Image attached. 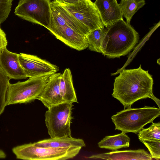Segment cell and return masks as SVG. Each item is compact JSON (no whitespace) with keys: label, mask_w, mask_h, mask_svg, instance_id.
I'll return each instance as SVG.
<instances>
[{"label":"cell","mask_w":160,"mask_h":160,"mask_svg":"<svg viewBox=\"0 0 160 160\" xmlns=\"http://www.w3.org/2000/svg\"><path fill=\"white\" fill-rule=\"evenodd\" d=\"M13 0H0V24L4 22L10 12Z\"/></svg>","instance_id":"603a6c76"},{"label":"cell","mask_w":160,"mask_h":160,"mask_svg":"<svg viewBox=\"0 0 160 160\" xmlns=\"http://www.w3.org/2000/svg\"><path fill=\"white\" fill-rule=\"evenodd\" d=\"M59 2L64 3L72 4L78 3L83 0H56Z\"/></svg>","instance_id":"d4e9b609"},{"label":"cell","mask_w":160,"mask_h":160,"mask_svg":"<svg viewBox=\"0 0 160 160\" xmlns=\"http://www.w3.org/2000/svg\"><path fill=\"white\" fill-rule=\"evenodd\" d=\"M139 141L148 140H160V122H152L150 127L143 128L138 133Z\"/></svg>","instance_id":"ffe728a7"},{"label":"cell","mask_w":160,"mask_h":160,"mask_svg":"<svg viewBox=\"0 0 160 160\" xmlns=\"http://www.w3.org/2000/svg\"><path fill=\"white\" fill-rule=\"evenodd\" d=\"M58 2L76 19L87 27L90 31L104 28L94 2L91 0H83L72 4Z\"/></svg>","instance_id":"9c48e42d"},{"label":"cell","mask_w":160,"mask_h":160,"mask_svg":"<svg viewBox=\"0 0 160 160\" xmlns=\"http://www.w3.org/2000/svg\"><path fill=\"white\" fill-rule=\"evenodd\" d=\"M51 0H20L14 13L23 19L48 30L51 16Z\"/></svg>","instance_id":"ba28073f"},{"label":"cell","mask_w":160,"mask_h":160,"mask_svg":"<svg viewBox=\"0 0 160 160\" xmlns=\"http://www.w3.org/2000/svg\"><path fill=\"white\" fill-rule=\"evenodd\" d=\"M145 4V0H121L119 4L126 22L130 24L135 13Z\"/></svg>","instance_id":"d6986e66"},{"label":"cell","mask_w":160,"mask_h":160,"mask_svg":"<svg viewBox=\"0 0 160 160\" xmlns=\"http://www.w3.org/2000/svg\"><path fill=\"white\" fill-rule=\"evenodd\" d=\"M61 75L59 72L50 75L42 91L37 99L48 109L65 102L60 94L59 87Z\"/></svg>","instance_id":"8fae6325"},{"label":"cell","mask_w":160,"mask_h":160,"mask_svg":"<svg viewBox=\"0 0 160 160\" xmlns=\"http://www.w3.org/2000/svg\"><path fill=\"white\" fill-rule=\"evenodd\" d=\"M37 146L41 147L54 148H81L86 146L84 140L71 137L50 138L34 142Z\"/></svg>","instance_id":"9a60e30c"},{"label":"cell","mask_w":160,"mask_h":160,"mask_svg":"<svg viewBox=\"0 0 160 160\" xmlns=\"http://www.w3.org/2000/svg\"><path fill=\"white\" fill-rule=\"evenodd\" d=\"M90 159L108 160H151L150 154L144 149L136 150H115L110 152L93 155Z\"/></svg>","instance_id":"5bb4252c"},{"label":"cell","mask_w":160,"mask_h":160,"mask_svg":"<svg viewBox=\"0 0 160 160\" xmlns=\"http://www.w3.org/2000/svg\"><path fill=\"white\" fill-rule=\"evenodd\" d=\"M160 115V108L145 106L141 108L124 109L111 117L115 130L138 134L147 124Z\"/></svg>","instance_id":"277c9868"},{"label":"cell","mask_w":160,"mask_h":160,"mask_svg":"<svg viewBox=\"0 0 160 160\" xmlns=\"http://www.w3.org/2000/svg\"><path fill=\"white\" fill-rule=\"evenodd\" d=\"M10 79L0 67V115L6 106V96Z\"/></svg>","instance_id":"44dd1931"},{"label":"cell","mask_w":160,"mask_h":160,"mask_svg":"<svg viewBox=\"0 0 160 160\" xmlns=\"http://www.w3.org/2000/svg\"><path fill=\"white\" fill-rule=\"evenodd\" d=\"M72 103L64 102L52 106L46 112L45 123L51 138L71 136Z\"/></svg>","instance_id":"52a82bcc"},{"label":"cell","mask_w":160,"mask_h":160,"mask_svg":"<svg viewBox=\"0 0 160 160\" xmlns=\"http://www.w3.org/2000/svg\"><path fill=\"white\" fill-rule=\"evenodd\" d=\"M51 16L48 30L57 39L73 49L80 51L88 47L86 36L77 32L73 20L59 9L56 2L51 4Z\"/></svg>","instance_id":"3957f363"},{"label":"cell","mask_w":160,"mask_h":160,"mask_svg":"<svg viewBox=\"0 0 160 160\" xmlns=\"http://www.w3.org/2000/svg\"><path fill=\"white\" fill-rule=\"evenodd\" d=\"M59 87L60 94L65 102H78L72 75L69 68H66L61 74Z\"/></svg>","instance_id":"2e32d148"},{"label":"cell","mask_w":160,"mask_h":160,"mask_svg":"<svg viewBox=\"0 0 160 160\" xmlns=\"http://www.w3.org/2000/svg\"><path fill=\"white\" fill-rule=\"evenodd\" d=\"M104 54L109 58L128 54L138 42V32L123 19L107 28Z\"/></svg>","instance_id":"7a4b0ae2"},{"label":"cell","mask_w":160,"mask_h":160,"mask_svg":"<svg viewBox=\"0 0 160 160\" xmlns=\"http://www.w3.org/2000/svg\"><path fill=\"white\" fill-rule=\"evenodd\" d=\"M7 45L6 34L1 28L0 24V54L7 48Z\"/></svg>","instance_id":"cb8c5ba5"},{"label":"cell","mask_w":160,"mask_h":160,"mask_svg":"<svg viewBox=\"0 0 160 160\" xmlns=\"http://www.w3.org/2000/svg\"><path fill=\"white\" fill-rule=\"evenodd\" d=\"M130 139L125 133L122 132L119 134L107 136L98 143L100 148L113 151L129 146Z\"/></svg>","instance_id":"e0dca14e"},{"label":"cell","mask_w":160,"mask_h":160,"mask_svg":"<svg viewBox=\"0 0 160 160\" xmlns=\"http://www.w3.org/2000/svg\"><path fill=\"white\" fill-rule=\"evenodd\" d=\"M153 84L152 75L141 65L137 68L123 69L114 80L112 95L124 109L130 108L135 102L154 96Z\"/></svg>","instance_id":"6da1fadb"},{"label":"cell","mask_w":160,"mask_h":160,"mask_svg":"<svg viewBox=\"0 0 160 160\" xmlns=\"http://www.w3.org/2000/svg\"><path fill=\"white\" fill-rule=\"evenodd\" d=\"M81 148H54L39 147L31 142L13 148L12 152L17 159L24 160H65L72 158Z\"/></svg>","instance_id":"5b68a950"},{"label":"cell","mask_w":160,"mask_h":160,"mask_svg":"<svg viewBox=\"0 0 160 160\" xmlns=\"http://www.w3.org/2000/svg\"><path fill=\"white\" fill-rule=\"evenodd\" d=\"M94 3L106 28L123 19L122 11L117 0H96Z\"/></svg>","instance_id":"7c38bea8"},{"label":"cell","mask_w":160,"mask_h":160,"mask_svg":"<svg viewBox=\"0 0 160 160\" xmlns=\"http://www.w3.org/2000/svg\"><path fill=\"white\" fill-rule=\"evenodd\" d=\"M50 75L29 78L24 82L10 83L6 94V106L28 103L36 99L42 91Z\"/></svg>","instance_id":"8992f818"},{"label":"cell","mask_w":160,"mask_h":160,"mask_svg":"<svg viewBox=\"0 0 160 160\" xmlns=\"http://www.w3.org/2000/svg\"><path fill=\"white\" fill-rule=\"evenodd\" d=\"M107 31V28H98L90 31L86 36L89 50L103 54Z\"/></svg>","instance_id":"ac0fdd59"},{"label":"cell","mask_w":160,"mask_h":160,"mask_svg":"<svg viewBox=\"0 0 160 160\" xmlns=\"http://www.w3.org/2000/svg\"><path fill=\"white\" fill-rule=\"evenodd\" d=\"M19 54L11 52L6 48L0 54V67L10 79L27 78L21 66Z\"/></svg>","instance_id":"4fadbf2b"},{"label":"cell","mask_w":160,"mask_h":160,"mask_svg":"<svg viewBox=\"0 0 160 160\" xmlns=\"http://www.w3.org/2000/svg\"><path fill=\"white\" fill-rule=\"evenodd\" d=\"M18 59L27 78L51 75L59 70L56 65L35 55L21 53L19 54Z\"/></svg>","instance_id":"30bf717a"},{"label":"cell","mask_w":160,"mask_h":160,"mask_svg":"<svg viewBox=\"0 0 160 160\" xmlns=\"http://www.w3.org/2000/svg\"><path fill=\"white\" fill-rule=\"evenodd\" d=\"M6 157V154L2 150L0 149V159H4Z\"/></svg>","instance_id":"484cf974"},{"label":"cell","mask_w":160,"mask_h":160,"mask_svg":"<svg viewBox=\"0 0 160 160\" xmlns=\"http://www.w3.org/2000/svg\"><path fill=\"white\" fill-rule=\"evenodd\" d=\"M141 142L147 147L152 158L160 159V140H145Z\"/></svg>","instance_id":"7402d4cb"}]
</instances>
